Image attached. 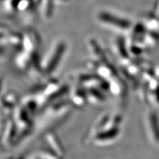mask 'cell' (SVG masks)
I'll list each match as a JSON object with an SVG mask.
<instances>
[{
    "label": "cell",
    "mask_w": 159,
    "mask_h": 159,
    "mask_svg": "<svg viewBox=\"0 0 159 159\" xmlns=\"http://www.w3.org/2000/svg\"><path fill=\"white\" fill-rule=\"evenodd\" d=\"M3 7L11 15H30L37 8L35 0H4Z\"/></svg>",
    "instance_id": "cell-1"
},
{
    "label": "cell",
    "mask_w": 159,
    "mask_h": 159,
    "mask_svg": "<svg viewBox=\"0 0 159 159\" xmlns=\"http://www.w3.org/2000/svg\"><path fill=\"white\" fill-rule=\"evenodd\" d=\"M9 30H7V27L5 25H0V39L2 38L5 35L6 33H7Z\"/></svg>",
    "instance_id": "cell-2"
}]
</instances>
